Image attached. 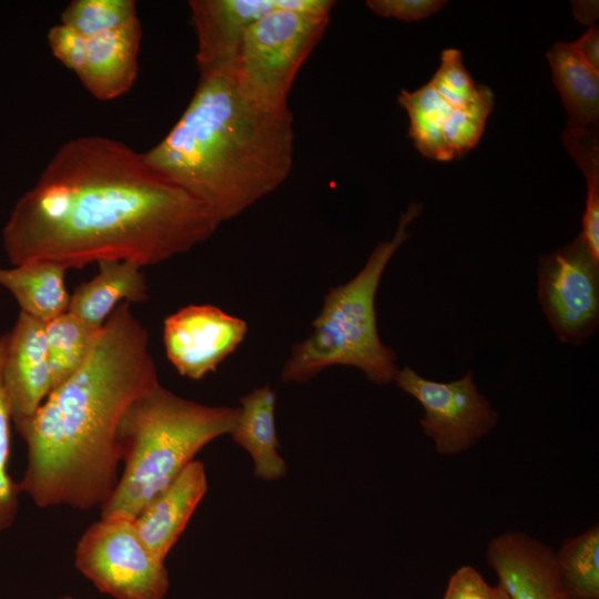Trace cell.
Segmentation results:
<instances>
[{
    "mask_svg": "<svg viewBox=\"0 0 599 599\" xmlns=\"http://www.w3.org/2000/svg\"><path fill=\"white\" fill-rule=\"evenodd\" d=\"M194 196L126 144L68 141L16 203L2 232L13 265L69 268L116 260L159 264L210 238L219 226Z\"/></svg>",
    "mask_w": 599,
    "mask_h": 599,
    "instance_id": "cell-1",
    "label": "cell"
},
{
    "mask_svg": "<svg viewBox=\"0 0 599 599\" xmlns=\"http://www.w3.org/2000/svg\"><path fill=\"white\" fill-rule=\"evenodd\" d=\"M159 384L149 332L131 303L123 302L100 329L81 368L16 427L27 445L20 493L40 508H101L120 478L121 419Z\"/></svg>",
    "mask_w": 599,
    "mask_h": 599,
    "instance_id": "cell-2",
    "label": "cell"
},
{
    "mask_svg": "<svg viewBox=\"0 0 599 599\" xmlns=\"http://www.w3.org/2000/svg\"><path fill=\"white\" fill-rule=\"evenodd\" d=\"M293 123L290 108L270 111L247 101L234 74H204L177 122L143 156L221 224L286 181Z\"/></svg>",
    "mask_w": 599,
    "mask_h": 599,
    "instance_id": "cell-3",
    "label": "cell"
},
{
    "mask_svg": "<svg viewBox=\"0 0 599 599\" xmlns=\"http://www.w3.org/2000/svg\"><path fill=\"white\" fill-rule=\"evenodd\" d=\"M240 407L207 406L182 398L161 384L123 415L118 444L123 470L101 507V517L134 519L212 440L233 432Z\"/></svg>",
    "mask_w": 599,
    "mask_h": 599,
    "instance_id": "cell-4",
    "label": "cell"
},
{
    "mask_svg": "<svg viewBox=\"0 0 599 599\" xmlns=\"http://www.w3.org/2000/svg\"><path fill=\"white\" fill-rule=\"evenodd\" d=\"M422 210L419 203L410 204L393 237L378 243L352 280L327 291L313 332L293 345L282 368L284 383H306L331 366L356 367L377 385L395 380L396 354L379 338L375 298L387 264L410 236L407 229Z\"/></svg>",
    "mask_w": 599,
    "mask_h": 599,
    "instance_id": "cell-5",
    "label": "cell"
},
{
    "mask_svg": "<svg viewBox=\"0 0 599 599\" xmlns=\"http://www.w3.org/2000/svg\"><path fill=\"white\" fill-rule=\"evenodd\" d=\"M334 6L332 0H291L248 28L234 71L247 101L270 111L288 109L294 80L326 31Z\"/></svg>",
    "mask_w": 599,
    "mask_h": 599,
    "instance_id": "cell-6",
    "label": "cell"
},
{
    "mask_svg": "<svg viewBox=\"0 0 599 599\" xmlns=\"http://www.w3.org/2000/svg\"><path fill=\"white\" fill-rule=\"evenodd\" d=\"M398 103L408 114V135L418 152L445 162L464 156L478 144L494 94L474 81L459 50L446 49L433 78L415 91L402 90Z\"/></svg>",
    "mask_w": 599,
    "mask_h": 599,
    "instance_id": "cell-7",
    "label": "cell"
},
{
    "mask_svg": "<svg viewBox=\"0 0 599 599\" xmlns=\"http://www.w3.org/2000/svg\"><path fill=\"white\" fill-rule=\"evenodd\" d=\"M75 568L114 599H163L170 586L164 560L140 539L134 519L101 517L80 537Z\"/></svg>",
    "mask_w": 599,
    "mask_h": 599,
    "instance_id": "cell-8",
    "label": "cell"
},
{
    "mask_svg": "<svg viewBox=\"0 0 599 599\" xmlns=\"http://www.w3.org/2000/svg\"><path fill=\"white\" fill-rule=\"evenodd\" d=\"M537 275L541 309L558 339L583 344L599 324V261L581 235L540 256Z\"/></svg>",
    "mask_w": 599,
    "mask_h": 599,
    "instance_id": "cell-9",
    "label": "cell"
},
{
    "mask_svg": "<svg viewBox=\"0 0 599 599\" xmlns=\"http://www.w3.org/2000/svg\"><path fill=\"white\" fill-rule=\"evenodd\" d=\"M394 382L424 408L419 423L439 455L469 449L497 424L498 414L478 392L471 370L457 380L440 383L405 366L398 369Z\"/></svg>",
    "mask_w": 599,
    "mask_h": 599,
    "instance_id": "cell-10",
    "label": "cell"
},
{
    "mask_svg": "<svg viewBox=\"0 0 599 599\" xmlns=\"http://www.w3.org/2000/svg\"><path fill=\"white\" fill-rule=\"evenodd\" d=\"M244 319L211 304L189 305L169 315L163 325L165 354L177 373L193 380L215 372L243 342Z\"/></svg>",
    "mask_w": 599,
    "mask_h": 599,
    "instance_id": "cell-11",
    "label": "cell"
},
{
    "mask_svg": "<svg viewBox=\"0 0 599 599\" xmlns=\"http://www.w3.org/2000/svg\"><path fill=\"white\" fill-rule=\"evenodd\" d=\"M291 0H192L191 21L196 35L200 75L234 74L244 35L267 13Z\"/></svg>",
    "mask_w": 599,
    "mask_h": 599,
    "instance_id": "cell-12",
    "label": "cell"
},
{
    "mask_svg": "<svg viewBox=\"0 0 599 599\" xmlns=\"http://www.w3.org/2000/svg\"><path fill=\"white\" fill-rule=\"evenodd\" d=\"M44 326L20 312L8 333L1 382L14 427L31 418L53 388Z\"/></svg>",
    "mask_w": 599,
    "mask_h": 599,
    "instance_id": "cell-13",
    "label": "cell"
},
{
    "mask_svg": "<svg viewBox=\"0 0 599 599\" xmlns=\"http://www.w3.org/2000/svg\"><path fill=\"white\" fill-rule=\"evenodd\" d=\"M487 562L511 599H559L561 585L552 548L521 531L490 540Z\"/></svg>",
    "mask_w": 599,
    "mask_h": 599,
    "instance_id": "cell-14",
    "label": "cell"
},
{
    "mask_svg": "<svg viewBox=\"0 0 599 599\" xmlns=\"http://www.w3.org/2000/svg\"><path fill=\"white\" fill-rule=\"evenodd\" d=\"M206 490L204 464L193 460L134 518L140 539L156 557L165 561Z\"/></svg>",
    "mask_w": 599,
    "mask_h": 599,
    "instance_id": "cell-15",
    "label": "cell"
},
{
    "mask_svg": "<svg viewBox=\"0 0 599 599\" xmlns=\"http://www.w3.org/2000/svg\"><path fill=\"white\" fill-rule=\"evenodd\" d=\"M141 37L136 18L88 39L87 62L78 78L89 93L109 101L130 91L138 75Z\"/></svg>",
    "mask_w": 599,
    "mask_h": 599,
    "instance_id": "cell-16",
    "label": "cell"
},
{
    "mask_svg": "<svg viewBox=\"0 0 599 599\" xmlns=\"http://www.w3.org/2000/svg\"><path fill=\"white\" fill-rule=\"evenodd\" d=\"M98 267L97 275L70 295L68 312L101 328L121 303L145 302L149 287L141 266L135 263L108 260L99 262Z\"/></svg>",
    "mask_w": 599,
    "mask_h": 599,
    "instance_id": "cell-17",
    "label": "cell"
},
{
    "mask_svg": "<svg viewBox=\"0 0 599 599\" xmlns=\"http://www.w3.org/2000/svg\"><path fill=\"white\" fill-rule=\"evenodd\" d=\"M238 417L231 437L254 463L255 476L276 480L286 474V463L278 455L275 427L276 393L268 385L254 388L241 399Z\"/></svg>",
    "mask_w": 599,
    "mask_h": 599,
    "instance_id": "cell-18",
    "label": "cell"
},
{
    "mask_svg": "<svg viewBox=\"0 0 599 599\" xmlns=\"http://www.w3.org/2000/svg\"><path fill=\"white\" fill-rule=\"evenodd\" d=\"M65 272L61 265L42 261L0 267V286L13 295L20 312L47 324L68 312Z\"/></svg>",
    "mask_w": 599,
    "mask_h": 599,
    "instance_id": "cell-19",
    "label": "cell"
},
{
    "mask_svg": "<svg viewBox=\"0 0 599 599\" xmlns=\"http://www.w3.org/2000/svg\"><path fill=\"white\" fill-rule=\"evenodd\" d=\"M547 59L568 114L567 125L599 126V71L582 60L572 42L555 43Z\"/></svg>",
    "mask_w": 599,
    "mask_h": 599,
    "instance_id": "cell-20",
    "label": "cell"
},
{
    "mask_svg": "<svg viewBox=\"0 0 599 599\" xmlns=\"http://www.w3.org/2000/svg\"><path fill=\"white\" fill-rule=\"evenodd\" d=\"M101 328L84 323L69 312L45 324V342L53 387L81 368Z\"/></svg>",
    "mask_w": 599,
    "mask_h": 599,
    "instance_id": "cell-21",
    "label": "cell"
},
{
    "mask_svg": "<svg viewBox=\"0 0 599 599\" xmlns=\"http://www.w3.org/2000/svg\"><path fill=\"white\" fill-rule=\"evenodd\" d=\"M562 595L570 599H599V527L566 539L556 552Z\"/></svg>",
    "mask_w": 599,
    "mask_h": 599,
    "instance_id": "cell-22",
    "label": "cell"
},
{
    "mask_svg": "<svg viewBox=\"0 0 599 599\" xmlns=\"http://www.w3.org/2000/svg\"><path fill=\"white\" fill-rule=\"evenodd\" d=\"M562 141L586 177L587 197L582 232L595 236L599 232V126L566 125Z\"/></svg>",
    "mask_w": 599,
    "mask_h": 599,
    "instance_id": "cell-23",
    "label": "cell"
},
{
    "mask_svg": "<svg viewBox=\"0 0 599 599\" xmlns=\"http://www.w3.org/2000/svg\"><path fill=\"white\" fill-rule=\"evenodd\" d=\"M136 18L134 0H73L62 11L61 22L90 39Z\"/></svg>",
    "mask_w": 599,
    "mask_h": 599,
    "instance_id": "cell-24",
    "label": "cell"
},
{
    "mask_svg": "<svg viewBox=\"0 0 599 599\" xmlns=\"http://www.w3.org/2000/svg\"><path fill=\"white\" fill-rule=\"evenodd\" d=\"M8 333L0 335V532L8 530L16 521L19 507L20 489L9 471L10 425L11 417L6 400L1 368L4 357Z\"/></svg>",
    "mask_w": 599,
    "mask_h": 599,
    "instance_id": "cell-25",
    "label": "cell"
},
{
    "mask_svg": "<svg viewBox=\"0 0 599 599\" xmlns=\"http://www.w3.org/2000/svg\"><path fill=\"white\" fill-rule=\"evenodd\" d=\"M48 43L53 55L79 77L87 62L88 39L61 22L49 30Z\"/></svg>",
    "mask_w": 599,
    "mask_h": 599,
    "instance_id": "cell-26",
    "label": "cell"
},
{
    "mask_svg": "<svg viewBox=\"0 0 599 599\" xmlns=\"http://www.w3.org/2000/svg\"><path fill=\"white\" fill-rule=\"evenodd\" d=\"M447 1L443 0H368L367 7L384 18H396L414 22L439 11Z\"/></svg>",
    "mask_w": 599,
    "mask_h": 599,
    "instance_id": "cell-27",
    "label": "cell"
},
{
    "mask_svg": "<svg viewBox=\"0 0 599 599\" xmlns=\"http://www.w3.org/2000/svg\"><path fill=\"white\" fill-rule=\"evenodd\" d=\"M443 599H493V587L474 567L463 566L450 576Z\"/></svg>",
    "mask_w": 599,
    "mask_h": 599,
    "instance_id": "cell-28",
    "label": "cell"
},
{
    "mask_svg": "<svg viewBox=\"0 0 599 599\" xmlns=\"http://www.w3.org/2000/svg\"><path fill=\"white\" fill-rule=\"evenodd\" d=\"M578 54L593 70L599 71V28L591 26L577 41L572 42Z\"/></svg>",
    "mask_w": 599,
    "mask_h": 599,
    "instance_id": "cell-29",
    "label": "cell"
},
{
    "mask_svg": "<svg viewBox=\"0 0 599 599\" xmlns=\"http://www.w3.org/2000/svg\"><path fill=\"white\" fill-rule=\"evenodd\" d=\"M573 17L587 26H595L598 19V1H572Z\"/></svg>",
    "mask_w": 599,
    "mask_h": 599,
    "instance_id": "cell-30",
    "label": "cell"
},
{
    "mask_svg": "<svg viewBox=\"0 0 599 599\" xmlns=\"http://www.w3.org/2000/svg\"><path fill=\"white\" fill-rule=\"evenodd\" d=\"M493 599H511L507 591L498 583L493 587Z\"/></svg>",
    "mask_w": 599,
    "mask_h": 599,
    "instance_id": "cell-31",
    "label": "cell"
},
{
    "mask_svg": "<svg viewBox=\"0 0 599 599\" xmlns=\"http://www.w3.org/2000/svg\"><path fill=\"white\" fill-rule=\"evenodd\" d=\"M57 599H75V598L70 597V596H64V597H60V598H57Z\"/></svg>",
    "mask_w": 599,
    "mask_h": 599,
    "instance_id": "cell-32",
    "label": "cell"
},
{
    "mask_svg": "<svg viewBox=\"0 0 599 599\" xmlns=\"http://www.w3.org/2000/svg\"><path fill=\"white\" fill-rule=\"evenodd\" d=\"M559 599H570L568 597H566L565 595L561 593V596L559 597Z\"/></svg>",
    "mask_w": 599,
    "mask_h": 599,
    "instance_id": "cell-33",
    "label": "cell"
}]
</instances>
